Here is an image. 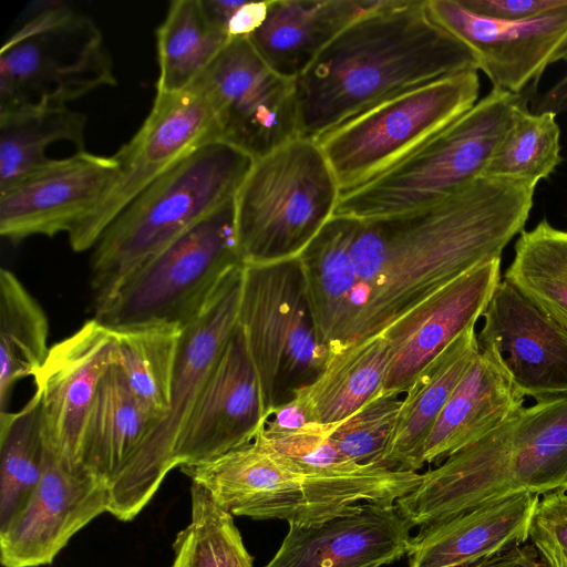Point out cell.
<instances>
[{"instance_id": "obj_16", "label": "cell", "mask_w": 567, "mask_h": 567, "mask_svg": "<svg viewBox=\"0 0 567 567\" xmlns=\"http://www.w3.org/2000/svg\"><path fill=\"white\" fill-rule=\"evenodd\" d=\"M45 442V441H44ZM105 487L45 444L40 482L27 505L0 528L3 567L49 565L80 529L109 513Z\"/></svg>"}, {"instance_id": "obj_39", "label": "cell", "mask_w": 567, "mask_h": 567, "mask_svg": "<svg viewBox=\"0 0 567 567\" xmlns=\"http://www.w3.org/2000/svg\"><path fill=\"white\" fill-rule=\"evenodd\" d=\"M401 404V393L382 390L336 423L330 434L332 444L352 463L379 464L393 439Z\"/></svg>"}, {"instance_id": "obj_17", "label": "cell", "mask_w": 567, "mask_h": 567, "mask_svg": "<svg viewBox=\"0 0 567 567\" xmlns=\"http://www.w3.org/2000/svg\"><path fill=\"white\" fill-rule=\"evenodd\" d=\"M118 171L115 157L78 151L0 193V234L18 243L70 234L101 203Z\"/></svg>"}, {"instance_id": "obj_9", "label": "cell", "mask_w": 567, "mask_h": 567, "mask_svg": "<svg viewBox=\"0 0 567 567\" xmlns=\"http://www.w3.org/2000/svg\"><path fill=\"white\" fill-rule=\"evenodd\" d=\"M237 323L258 377L265 417L323 371L330 351L319 340L298 257L244 264Z\"/></svg>"}, {"instance_id": "obj_30", "label": "cell", "mask_w": 567, "mask_h": 567, "mask_svg": "<svg viewBox=\"0 0 567 567\" xmlns=\"http://www.w3.org/2000/svg\"><path fill=\"white\" fill-rule=\"evenodd\" d=\"M230 41L207 16L202 0H174L156 30V94L189 87Z\"/></svg>"}, {"instance_id": "obj_23", "label": "cell", "mask_w": 567, "mask_h": 567, "mask_svg": "<svg viewBox=\"0 0 567 567\" xmlns=\"http://www.w3.org/2000/svg\"><path fill=\"white\" fill-rule=\"evenodd\" d=\"M411 528L395 505L360 503L316 526H289L265 567H382L408 556Z\"/></svg>"}, {"instance_id": "obj_7", "label": "cell", "mask_w": 567, "mask_h": 567, "mask_svg": "<svg viewBox=\"0 0 567 567\" xmlns=\"http://www.w3.org/2000/svg\"><path fill=\"white\" fill-rule=\"evenodd\" d=\"M340 195L316 141L299 137L254 159L235 196L243 262L298 257L333 216Z\"/></svg>"}, {"instance_id": "obj_6", "label": "cell", "mask_w": 567, "mask_h": 567, "mask_svg": "<svg viewBox=\"0 0 567 567\" xmlns=\"http://www.w3.org/2000/svg\"><path fill=\"white\" fill-rule=\"evenodd\" d=\"M537 86L522 93L492 89L473 107L378 177L342 193L333 215L370 219L441 202L484 176L516 111Z\"/></svg>"}, {"instance_id": "obj_15", "label": "cell", "mask_w": 567, "mask_h": 567, "mask_svg": "<svg viewBox=\"0 0 567 567\" xmlns=\"http://www.w3.org/2000/svg\"><path fill=\"white\" fill-rule=\"evenodd\" d=\"M430 18L465 44L494 89L522 93L567 54V2L523 20H496L458 0H425Z\"/></svg>"}, {"instance_id": "obj_21", "label": "cell", "mask_w": 567, "mask_h": 567, "mask_svg": "<svg viewBox=\"0 0 567 567\" xmlns=\"http://www.w3.org/2000/svg\"><path fill=\"white\" fill-rule=\"evenodd\" d=\"M478 343H494L516 388L536 402L567 395V329L506 280L483 316Z\"/></svg>"}, {"instance_id": "obj_35", "label": "cell", "mask_w": 567, "mask_h": 567, "mask_svg": "<svg viewBox=\"0 0 567 567\" xmlns=\"http://www.w3.org/2000/svg\"><path fill=\"white\" fill-rule=\"evenodd\" d=\"M44 457L41 398L35 390L19 411L0 413V528L31 498Z\"/></svg>"}, {"instance_id": "obj_42", "label": "cell", "mask_w": 567, "mask_h": 567, "mask_svg": "<svg viewBox=\"0 0 567 567\" xmlns=\"http://www.w3.org/2000/svg\"><path fill=\"white\" fill-rule=\"evenodd\" d=\"M268 1H243L227 23L230 40L248 39L265 21L268 13Z\"/></svg>"}, {"instance_id": "obj_38", "label": "cell", "mask_w": 567, "mask_h": 567, "mask_svg": "<svg viewBox=\"0 0 567 567\" xmlns=\"http://www.w3.org/2000/svg\"><path fill=\"white\" fill-rule=\"evenodd\" d=\"M334 424L310 421L302 405L293 399L272 410L259 434L277 452L309 472L347 474L360 464L343 457L330 440Z\"/></svg>"}, {"instance_id": "obj_11", "label": "cell", "mask_w": 567, "mask_h": 567, "mask_svg": "<svg viewBox=\"0 0 567 567\" xmlns=\"http://www.w3.org/2000/svg\"><path fill=\"white\" fill-rule=\"evenodd\" d=\"M477 70L458 72L391 99L316 142L342 193L378 177L478 101Z\"/></svg>"}, {"instance_id": "obj_44", "label": "cell", "mask_w": 567, "mask_h": 567, "mask_svg": "<svg viewBox=\"0 0 567 567\" xmlns=\"http://www.w3.org/2000/svg\"><path fill=\"white\" fill-rule=\"evenodd\" d=\"M564 61L567 64V54ZM529 104L533 113L550 112L557 115L567 112V69L560 80L543 93L536 94Z\"/></svg>"}, {"instance_id": "obj_22", "label": "cell", "mask_w": 567, "mask_h": 567, "mask_svg": "<svg viewBox=\"0 0 567 567\" xmlns=\"http://www.w3.org/2000/svg\"><path fill=\"white\" fill-rule=\"evenodd\" d=\"M159 420L133 395L116 364L103 375L79 450V464L106 489L109 513L128 522L137 516L132 477L142 447Z\"/></svg>"}, {"instance_id": "obj_18", "label": "cell", "mask_w": 567, "mask_h": 567, "mask_svg": "<svg viewBox=\"0 0 567 567\" xmlns=\"http://www.w3.org/2000/svg\"><path fill=\"white\" fill-rule=\"evenodd\" d=\"M265 420L258 377L237 323L179 435L175 467L205 463L250 443Z\"/></svg>"}, {"instance_id": "obj_43", "label": "cell", "mask_w": 567, "mask_h": 567, "mask_svg": "<svg viewBox=\"0 0 567 567\" xmlns=\"http://www.w3.org/2000/svg\"><path fill=\"white\" fill-rule=\"evenodd\" d=\"M467 567H546L530 543L484 558Z\"/></svg>"}, {"instance_id": "obj_10", "label": "cell", "mask_w": 567, "mask_h": 567, "mask_svg": "<svg viewBox=\"0 0 567 567\" xmlns=\"http://www.w3.org/2000/svg\"><path fill=\"white\" fill-rule=\"evenodd\" d=\"M244 264L236 235L235 198L206 216L133 272L94 319L110 329L147 323L184 327L223 276Z\"/></svg>"}, {"instance_id": "obj_13", "label": "cell", "mask_w": 567, "mask_h": 567, "mask_svg": "<svg viewBox=\"0 0 567 567\" xmlns=\"http://www.w3.org/2000/svg\"><path fill=\"white\" fill-rule=\"evenodd\" d=\"M193 84L214 110L219 141L252 159L300 137L295 80L272 71L246 38L230 40Z\"/></svg>"}, {"instance_id": "obj_28", "label": "cell", "mask_w": 567, "mask_h": 567, "mask_svg": "<svg viewBox=\"0 0 567 567\" xmlns=\"http://www.w3.org/2000/svg\"><path fill=\"white\" fill-rule=\"evenodd\" d=\"M298 258L319 340L333 351L343 343L357 288L344 217L333 215Z\"/></svg>"}, {"instance_id": "obj_26", "label": "cell", "mask_w": 567, "mask_h": 567, "mask_svg": "<svg viewBox=\"0 0 567 567\" xmlns=\"http://www.w3.org/2000/svg\"><path fill=\"white\" fill-rule=\"evenodd\" d=\"M380 0H269L262 24L248 38L279 75L296 80L323 49Z\"/></svg>"}, {"instance_id": "obj_27", "label": "cell", "mask_w": 567, "mask_h": 567, "mask_svg": "<svg viewBox=\"0 0 567 567\" xmlns=\"http://www.w3.org/2000/svg\"><path fill=\"white\" fill-rule=\"evenodd\" d=\"M478 351L471 327L419 372L404 392L393 439L378 465L409 472L423 467L425 442Z\"/></svg>"}, {"instance_id": "obj_33", "label": "cell", "mask_w": 567, "mask_h": 567, "mask_svg": "<svg viewBox=\"0 0 567 567\" xmlns=\"http://www.w3.org/2000/svg\"><path fill=\"white\" fill-rule=\"evenodd\" d=\"M116 365L136 400L159 422L169 409L182 327L147 323L112 329Z\"/></svg>"}, {"instance_id": "obj_37", "label": "cell", "mask_w": 567, "mask_h": 567, "mask_svg": "<svg viewBox=\"0 0 567 567\" xmlns=\"http://www.w3.org/2000/svg\"><path fill=\"white\" fill-rule=\"evenodd\" d=\"M189 524L173 543L172 567H254L234 516L192 482Z\"/></svg>"}, {"instance_id": "obj_34", "label": "cell", "mask_w": 567, "mask_h": 567, "mask_svg": "<svg viewBox=\"0 0 567 567\" xmlns=\"http://www.w3.org/2000/svg\"><path fill=\"white\" fill-rule=\"evenodd\" d=\"M514 251L504 280L567 329V230L542 219L519 234Z\"/></svg>"}, {"instance_id": "obj_8", "label": "cell", "mask_w": 567, "mask_h": 567, "mask_svg": "<svg viewBox=\"0 0 567 567\" xmlns=\"http://www.w3.org/2000/svg\"><path fill=\"white\" fill-rule=\"evenodd\" d=\"M115 83L102 31L63 1L35 3L0 50V114L68 106Z\"/></svg>"}, {"instance_id": "obj_5", "label": "cell", "mask_w": 567, "mask_h": 567, "mask_svg": "<svg viewBox=\"0 0 567 567\" xmlns=\"http://www.w3.org/2000/svg\"><path fill=\"white\" fill-rule=\"evenodd\" d=\"M254 159L219 142L195 150L142 190L103 231L91 257L94 306L179 236L235 198Z\"/></svg>"}, {"instance_id": "obj_20", "label": "cell", "mask_w": 567, "mask_h": 567, "mask_svg": "<svg viewBox=\"0 0 567 567\" xmlns=\"http://www.w3.org/2000/svg\"><path fill=\"white\" fill-rule=\"evenodd\" d=\"M499 269L501 259L474 267L381 333L391 350L383 390L404 393L424 367L475 327L501 281Z\"/></svg>"}, {"instance_id": "obj_40", "label": "cell", "mask_w": 567, "mask_h": 567, "mask_svg": "<svg viewBox=\"0 0 567 567\" xmlns=\"http://www.w3.org/2000/svg\"><path fill=\"white\" fill-rule=\"evenodd\" d=\"M528 542L546 567H567V491L540 496Z\"/></svg>"}, {"instance_id": "obj_32", "label": "cell", "mask_w": 567, "mask_h": 567, "mask_svg": "<svg viewBox=\"0 0 567 567\" xmlns=\"http://www.w3.org/2000/svg\"><path fill=\"white\" fill-rule=\"evenodd\" d=\"M48 317L18 277L0 270V413L7 412L14 383L32 377L47 359Z\"/></svg>"}, {"instance_id": "obj_1", "label": "cell", "mask_w": 567, "mask_h": 567, "mask_svg": "<svg viewBox=\"0 0 567 567\" xmlns=\"http://www.w3.org/2000/svg\"><path fill=\"white\" fill-rule=\"evenodd\" d=\"M536 185L483 176L415 210L370 219L342 216L357 288L340 348L381 334L474 267L501 259L524 230Z\"/></svg>"}, {"instance_id": "obj_4", "label": "cell", "mask_w": 567, "mask_h": 567, "mask_svg": "<svg viewBox=\"0 0 567 567\" xmlns=\"http://www.w3.org/2000/svg\"><path fill=\"white\" fill-rule=\"evenodd\" d=\"M181 471L233 516L282 519L289 526H316L364 502L395 505L422 481L417 472L378 464L338 475L309 472L259 433L244 446Z\"/></svg>"}, {"instance_id": "obj_36", "label": "cell", "mask_w": 567, "mask_h": 567, "mask_svg": "<svg viewBox=\"0 0 567 567\" xmlns=\"http://www.w3.org/2000/svg\"><path fill=\"white\" fill-rule=\"evenodd\" d=\"M561 159L556 114L533 113L525 105L514 114L484 176L537 184L548 178Z\"/></svg>"}, {"instance_id": "obj_24", "label": "cell", "mask_w": 567, "mask_h": 567, "mask_svg": "<svg viewBox=\"0 0 567 567\" xmlns=\"http://www.w3.org/2000/svg\"><path fill=\"white\" fill-rule=\"evenodd\" d=\"M539 498L511 495L421 528L412 537L409 567H467L526 544Z\"/></svg>"}, {"instance_id": "obj_14", "label": "cell", "mask_w": 567, "mask_h": 567, "mask_svg": "<svg viewBox=\"0 0 567 567\" xmlns=\"http://www.w3.org/2000/svg\"><path fill=\"white\" fill-rule=\"evenodd\" d=\"M244 264L230 268L200 310L182 328L169 409L136 460L132 494L136 514L148 504L167 473L189 414L238 321Z\"/></svg>"}, {"instance_id": "obj_25", "label": "cell", "mask_w": 567, "mask_h": 567, "mask_svg": "<svg viewBox=\"0 0 567 567\" xmlns=\"http://www.w3.org/2000/svg\"><path fill=\"white\" fill-rule=\"evenodd\" d=\"M478 347L425 442L423 464L444 461L524 406L525 396L516 388L498 348L492 342Z\"/></svg>"}, {"instance_id": "obj_19", "label": "cell", "mask_w": 567, "mask_h": 567, "mask_svg": "<svg viewBox=\"0 0 567 567\" xmlns=\"http://www.w3.org/2000/svg\"><path fill=\"white\" fill-rule=\"evenodd\" d=\"M116 364L112 329L96 319L50 347L33 375L41 398L44 441L61 458L79 464L83 429L105 372Z\"/></svg>"}, {"instance_id": "obj_3", "label": "cell", "mask_w": 567, "mask_h": 567, "mask_svg": "<svg viewBox=\"0 0 567 567\" xmlns=\"http://www.w3.org/2000/svg\"><path fill=\"white\" fill-rule=\"evenodd\" d=\"M567 491V395L523 406L395 502L413 527L519 493Z\"/></svg>"}, {"instance_id": "obj_2", "label": "cell", "mask_w": 567, "mask_h": 567, "mask_svg": "<svg viewBox=\"0 0 567 567\" xmlns=\"http://www.w3.org/2000/svg\"><path fill=\"white\" fill-rule=\"evenodd\" d=\"M468 70H477L474 54L430 18L425 0H380L295 80L300 137L317 141L391 99Z\"/></svg>"}, {"instance_id": "obj_29", "label": "cell", "mask_w": 567, "mask_h": 567, "mask_svg": "<svg viewBox=\"0 0 567 567\" xmlns=\"http://www.w3.org/2000/svg\"><path fill=\"white\" fill-rule=\"evenodd\" d=\"M390 357L382 334L330 351L321 374L295 399L310 421L341 422L383 390Z\"/></svg>"}, {"instance_id": "obj_41", "label": "cell", "mask_w": 567, "mask_h": 567, "mask_svg": "<svg viewBox=\"0 0 567 567\" xmlns=\"http://www.w3.org/2000/svg\"><path fill=\"white\" fill-rule=\"evenodd\" d=\"M472 12L496 20L529 19L564 6L567 0H458Z\"/></svg>"}, {"instance_id": "obj_31", "label": "cell", "mask_w": 567, "mask_h": 567, "mask_svg": "<svg viewBox=\"0 0 567 567\" xmlns=\"http://www.w3.org/2000/svg\"><path fill=\"white\" fill-rule=\"evenodd\" d=\"M86 116L69 106L21 109L0 114V193L55 158L49 147L72 143L84 151Z\"/></svg>"}, {"instance_id": "obj_12", "label": "cell", "mask_w": 567, "mask_h": 567, "mask_svg": "<svg viewBox=\"0 0 567 567\" xmlns=\"http://www.w3.org/2000/svg\"><path fill=\"white\" fill-rule=\"evenodd\" d=\"M215 141H219L215 113L199 86L156 94L141 127L113 155L118 171L112 186L94 212L68 234L71 248L78 252L93 249L107 226L142 190L182 158Z\"/></svg>"}]
</instances>
